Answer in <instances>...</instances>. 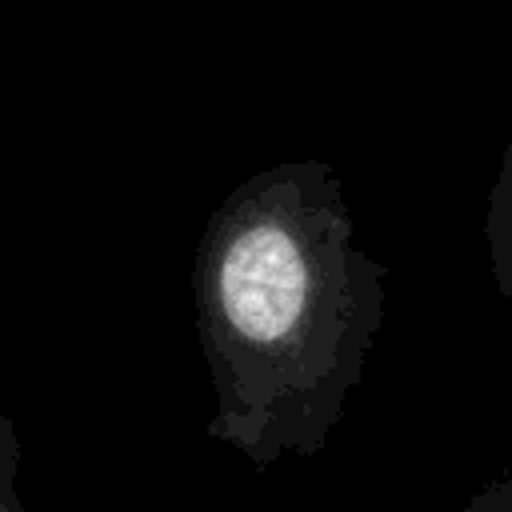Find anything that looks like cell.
<instances>
[{"mask_svg":"<svg viewBox=\"0 0 512 512\" xmlns=\"http://www.w3.org/2000/svg\"><path fill=\"white\" fill-rule=\"evenodd\" d=\"M16 468H20L16 424L0 412V512H24V500H20V488H16Z\"/></svg>","mask_w":512,"mask_h":512,"instance_id":"obj_3","label":"cell"},{"mask_svg":"<svg viewBox=\"0 0 512 512\" xmlns=\"http://www.w3.org/2000/svg\"><path fill=\"white\" fill-rule=\"evenodd\" d=\"M460 512H512V468L500 472L496 480H488L476 496H468V504Z\"/></svg>","mask_w":512,"mask_h":512,"instance_id":"obj_4","label":"cell"},{"mask_svg":"<svg viewBox=\"0 0 512 512\" xmlns=\"http://www.w3.org/2000/svg\"><path fill=\"white\" fill-rule=\"evenodd\" d=\"M484 240H488V264L496 292L504 304H512V136L500 156L496 184L488 192V212H484Z\"/></svg>","mask_w":512,"mask_h":512,"instance_id":"obj_2","label":"cell"},{"mask_svg":"<svg viewBox=\"0 0 512 512\" xmlns=\"http://www.w3.org/2000/svg\"><path fill=\"white\" fill-rule=\"evenodd\" d=\"M388 268L356 244L332 164L284 160L240 180L192 260V312L212 376L208 436L256 472L312 460L384 328Z\"/></svg>","mask_w":512,"mask_h":512,"instance_id":"obj_1","label":"cell"}]
</instances>
